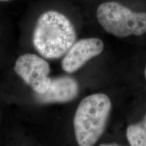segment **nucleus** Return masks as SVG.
Here are the masks:
<instances>
[{
	"mask_svg": "<svg viewBox=\"0 0 146 146\" xmlns=\"http://www.w3.org/2000/svg\"><path fill=\"white\" fill-rule=\"evenodd\" d=\"M75 29L64 14L50 10L39 16L35 27L33 43L47 59H57L66 54L75 43Z\"/></svg>",
	"mask_w": 146,
	"mask_h": 146,
	"instance_id": "obj_1",
	"label": "nucleus"
},
{
	"mask_svg": "<svg viewBox=\"0 0 146 146\" xmlns=\"http://www.w3.org/2000/svg\"><path fill=\"white\" fill-rule=\"evenodd\" d=\"M112 104L106 94L86 97L78 104L74 116V135L81 146L94 145L103 134Z\"/></svg>",
	"mask_w": 146,
	"mask_h": 146,
	"instance_id": "obj_2",
	"label": "nucleus"
},
{
	"mask_svg": "<svg viewBox=\"0 0 146 146\" xmlns=\"http://www.w3.org/2000/svg\"><path fill=\"white\" fill-rule=\"evenodd\" d=\"M97 18L106 31L118 37L141 35L146 33V13L134 12L115 1L102 3Z\"/></svg>",
	"mask_w": 146,
	"mask_h": 146,
	"instance_id": "obj_3",
	"label": "nucleus"
},
{
	"mask_svg": "<svg viewBox=\"0 0 146 146\" xmlns=\"http://www.w3.org/2000/svg\"><path fill=\"white\" fill-rule=\"evenodd\" d=\"M14 70L36 94H43L48 89L52 81L48 76L50 64L37 55L25 54L20 56L16 60Z\"/></svg>",
	"mask_w": 146,
	"mask_h": 146,
	"instance_id": "obj_4",
	"label": "nucleus"
},
{
	"mask_svg": "<svg viewBox=\"0 0 146 146\" xmlns=\"http://www.w3.org/2000/svg\"><path fill=\"white\" fill-rule=\"evenodd\" d=\"M104 47L103 41L98 38H88L75 42L62 60V69L68 73L76 72L87 61L101 54Z\"/></svg>",
	"mask_w": 146,
	"mask_h": 146,
	"instance_id": "obj_5",
	"label": "nucleus"
},
{
	"mask_svg": "<svg viewBox=\"0 0 146 146\" xmlns=\"http://www.w3.org/2000/svg\"><path fill=\"white\" fill-rule=\"evenodd\" d=\"M79 93V87L74 78L62 76L52 79L45 93L36 94V101L41 104L66 103L74 100Z\"/></svg>",
	"mask_w": 146,
	"mask_h": 146,
	"instance_id": "obj_6",
	"label": "nucleus"
},
{
	"mask_svg": "<svg viewBox=\"0 0 146 146\" xmlns=\"http://www.w3.org/2000/svg\"><path fill=\"white\" fill-rule=\"evenodd\" d=\"M127 137L132 146H146V115L140 123L129 126Z\"/></svg>",
	"mask_w": 146,
	"mask_h": 146,
	"instance_id": "obj_7",
	"label": "nucleus"
},
{
	"mask_svg": "<svg viewBox=\"0 0 146 146\" xmlns=\"http://www.w3.org/2000/svg\"><path fill=\"white\" fill-rule=\"evenodd\" d=\"M102 146H104V145H106V146H109V145H118V144H102V145H100Z\"/></svg>",
	"mask_w": 146,
	"mask_h": 146,
	"instance_id": "obj_8",
	"label": "nucleus"
},
{
	"mask_svg": "<svg viewBox=\"0 0 146 146\" xmlns=\"http://www.w3.org/2000/svg\"><path fill=\"white\" fill-rule=\"evenodd\" d=\"M11 1V0H0L1 2H6V1Z\"/></svg>",
	"mask_w": 146,
	"mask_h": 146,
	"instance_id": "obj_9",
	"label": "nucleus"
},
{
	"mask_svg": "<svg viewBox=\"0 0 146 146\" xmlns=\"http://www.w3.org/2000/svg\"><path fill=\"white\" fill-rule=\"evenodd\" d=\"M144 74H145V77L146 78V67H145V71H144Z\"/></svg>",
	"mask_w": 146,
	"mask_h": 146,
	"instance_id": "obj_10",
	"label": "nucleus"
}]
</instances>
